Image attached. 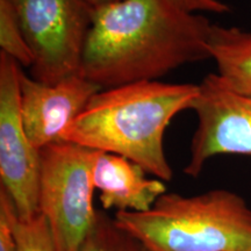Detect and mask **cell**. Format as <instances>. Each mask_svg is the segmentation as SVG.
I'll use <instances>...</instances> for the list:
<instances>
[{"instance_id":"6da1fadb","label":"cell","mask_w":251,"mask_h":251,"mask_svg":"<svg viewBox=\"0 0 251 251\" xmlns=\"http://www.w3.org/2000/svg\"><path fill=\"white\" fill-rule=\"evenodd\" d=\"M212 24L169 0H122L93 12L80 75L100 89L157 80L211 58Z\"/></svg>"},{"instance_id":"7a4b0ae2","label":"cell","mask_w":251,"mask_h":251,"mask_svg":"<svg viewBox=\"0 0 251 251\" xmlns=\"http://www.w3.org/2000/svg\"><path fill=\"white\" fill-rule=\"evenodd\" d=\"M199 85L140 81L100 90L63 133L62 140L126 157L156 178L170 181L164 135L176 115L192 109Z\"/></svg>"},{"instance_id":"3957f363","label":"cell","mask_w":251,"mask_h":251,"mask_svg":"<svg viewBox=\"0 0 251 251\" xmlns=\"http://www.w3.org/2000/svg\"><path fill=\"white\" fill-rule=\"evenodd\" d=\"M119 227L150 251H251V208L237 193H168L147 212H117Z\"/></svg>"},{"instance_id":"277c9868","label":"cell","mask_w":251,"mask_h":251,"mask_svg":"<svg viewBox=\"0 0 251 251\" xmlns=\"http://www.w3.org/2000/svg\"><path fill=\"white\" fill-rule=\"evenodd\" d=\"M40 153L39 212L56 251H80L99 216L93 205L94 150L61 141Z\"/></svg>"},{"instance_id":"5b68a950","label":"cell","mask_w":251,"mask_h":251,"mask_svg":"<svg viewBox=\"0 0 251 251\" xmlns=\"http://www.w3.org/2000/svg\"><path fill=\"white\" fill-rule=\"evenodd\" d=\"M33 57L31 77L54 84L80 74L93 9L84 0H14Z\"/></svg>"},{"instance_id":"8992f818","label":"cell","mask_w":251,"mask_h":251,"mask_svg":"<svg viewBox=\"0 0 251 251\" xmlns=\"http://www.w3.org/2000/svg\"><path fill=\"white\" fill-rule=\"evenodd\" d=\"M192 109L198 125L185 175L197 178L219 155L251 156V97L234 92L218 75L209 74L200 83Z\"/></svg>"},{"instance_id":"52a82bcc","label":"cell","mask_w":251,"mask_h":251,"mask_svg":"<svg viewBox=\"0 0 251 251\" xmlns=\"http://www.w3.org/2000/svg\"><path fill=\"white\" fill-rule=\"evenodd\" d=\"M19 63L0 52V188L18 216L39 214L41 150L28 139L19 103Z\"/></svg>"},{"instance_id":"ba28073f","label":"cell","mask_w":251,"mask_h":251,"mask_svg":"<svg viewBox=\"0 0 251 251\" xmlns=\"http://www.w3.org/2000/svg\"><path fill=\"white\" fill-rule=\"evenodd\" d=\"M100 87L80 74L45 84L19 71V103L24 128L36 149L61 142Z\"/></svg>"},{"instance_id":"9c48e42d","label":"cell","mask_w":251,"mask_h":251,"mask_svg":"<svg viewBox=\"0 0 251 251\" xmlns=\"http://www.w3.org/2000/svg\"><path fill=\"white\" fill-rule=\"evenodd\" d=\"M147 175L142 166L126 157L94 150L92 179L105 211H149L166 193V185Z\"/></svg>"},{"instance_id":"30bf717a","label":"cell","mask_w":251,"mask_h":251,"mask_svg":"<svg viewBox=\"0 0 251 251\" xmlns=\"http://www.w3.org/2000/svg\"><path fill=\"white\" fill-rule=\"evenodd\" d=\"M211 58L226 86L251 97V33L237 27L212 25L208 36Z\"/></svg>"},{"instance_id":"8fae6325","label":"cell","mask_w":251,"mask_h":251,"mask_svg":"<svg viewBox=\"0 0 251 251\" xmlns=\"http://www.w3.org/2000/svg\"><path fill=\"white\" fill-rule=\"evenodd\" d=\"M80 251H150L129 233L115 224L105 212L99 211L97 224Z\"/></svg>"},{"instance_id":"7c38bea8","label":"cell","mask_w":251,"mask_h":251,"mask_svg":"<svg viewBox=\"0 0 251 251\" xmlns=\"http://www.w3.org/2000/svg\"><path fill=\"white\" fill-rule=\"evenodd\" d=\"M0 47L19 64L30 68L31 52L25 39L14 0H0Z\"/></svg>"},{"instance_id":"4fadbf2b","label":"cell","mask_w":251,"mask_h":251,"mask_svg":"<svg viewBox=\"0 0 251 251\" xmlns=\"http://www.w3.org/2000/svg\"><path fill=\"white\" fill-rule=\"evenodd\" d=\"M19 251H56L50 229L41 213L29 219L14 218Z\"/></svg>"},{"instance_id":"5bb4252c","label":"cell","mask_w":251,"mask_h":251,"mask_svg":"<svg viewBox=\"0 0 251 251\" xmlns=\"http://www.w3.org/2000/svg\"><path fill=\"white\" fill-rule=\"evenodd\" d=\"M17 214L13 201L0 188V251H19L14 218Z\"/></svg>"},{"instance_id":"9a60e30c","label":"cell","mask_w":251,"mask_h":251,"mask_svg":"<svg viewBox=\"0 0 251 251\" xmlns=\"http://www.w3.org/2000/svg\"><path fill=\"white\" fill-rule=\"evenodd\" d=\"M172 4L184 9L192 12H212V13H226L229 12V6L220 0H169Z\"/></svg>"},{"instance_id":"2e32d148","label":"cell","mask_w":251,"mask_h":251,"mask_svg":"<svg viewBox=\"0 0 251 251\" xmlns=\"http://www.w3.org/2000/svg\"><path fill=\"white\" fill-rule=\"evenodd\" d=\"M84 1H85L86 4L90 6L93 11H96V9H99V8L105 7V6L115 4V2L122 1V0H84Z\"/></svg>"}]
</instances>
